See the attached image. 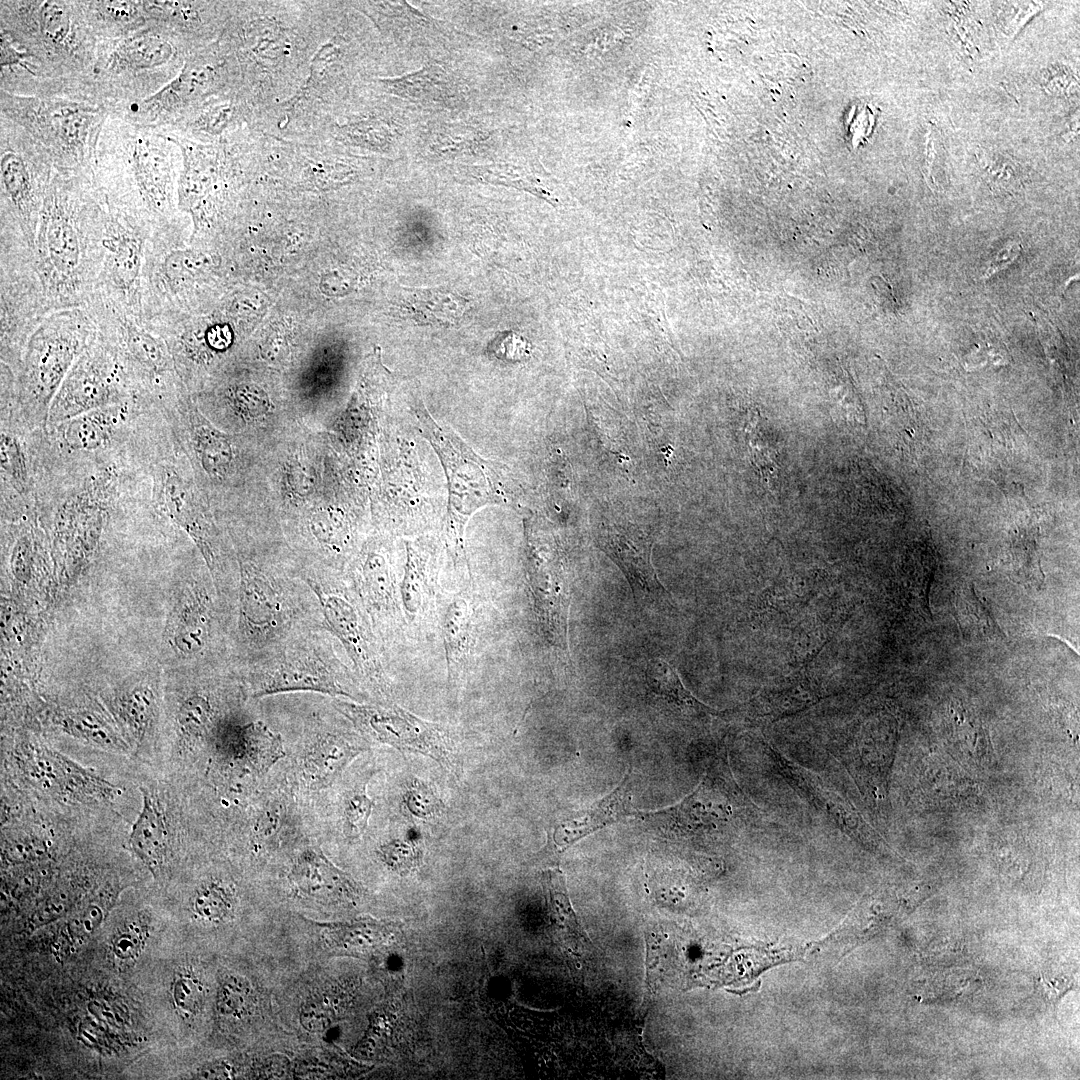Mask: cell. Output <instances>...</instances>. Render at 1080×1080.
Segmentation results:
<instances>
[{"mask_svg": "<svg viewBox=\"0 0 1080 1080\" xmlns=\"http://www.w3.org/2000/svg\"><path fill=\"white\" fill-rule=\"evenodd\" d=\"M173 137L111 113L98 141L93 176L112 205L159 228L176 221L177 166Z\"/></svg>", "mask_w": 1080, "mask_h": 1080, "instance_id": "cell-2", "label": "cell"}, {"mask_svg": "<svg viewBox=\"0 0 1080 1080\" xmlns=\"http://www.w3.org/2000/svg\"><path fill=\"white\" fill-rule=\"evenodd\" d=\"M954 607L955 618L965 639L983 641L1005 637L988 608L976 595L973 585L958 589Z\"/></svg>", "mask_w": 1080, "mask_h": 1080, "instance_id": "cell-32", "label": "cell"}, {"mask_svg": "<svg viewBox=\"0 0 1080 1080\" xmlns=\"http://www.w3.org/2000/svg\"><path fill=\"white\" fill-rule=\"evenodd\" d=\"M47 847L37 837H20L9 842L5 848L6 857L12 862H27L42 857Z\"/></svg>", "mask_w": 1080, "mask_h": 1080, "instance_id": "cell-44", "label": "cell"}, {"mask_svg": "<svg viewBox=\"0 0 1080 1080\" xmlns=\"http://www.w3.org/2000/svg\"><path fill=\"white\" fill-rule=\"evenodd\" d=\"M141 791L142 808L132 825L129 844L136 856L156 874L167 857V825L156 795L146 789Z\"/></svg>", "mask_w": 1080, "mask_h": 1080, "instance_id": "cell-27", "label": "cell"}, {"mask_svg": "<svg viewBox=\"0 0 1080 1080\" xmlns=\"http://www.w3.org/2000/svg\"><path fill=\"white\" fill-rule=\"evenodd\" d=\"M69 724L70 730L74 734L94 744H98L99 746L114 751H123L127 748L126 743L123 742L120 737L93 719H85L84 716H82L77 719H72Z\"/></svg>", "mask_w": 1080, "mask_h": 1080, "instance_id": "cell-42", "label": "cell"}, {"mask_svg": "<svg viewBox=\"0 0 1080 1080\" xmlns=\"http://www.w3.org/2000/svg\"><path fill=\"white\" fill-rule=\"evenodd\" d=\"M0 31L33 57L38 67L34 96L83 100L99 40L81 1L1 0Z\"/></svg>", "mask_w": 1080, "mask_h": 1080, "instance_id": "cell-3", "label": "cell"}, {"mask_svg": "<svg viewBox=\"0 0 1080 1080\" xmlns=\"http://www.w3.org/2000/svg\"><path fill=\"white\" fill-rule=\"evenodd\" d=\"M96 332L86 307L50 312L34 330L14 374L18 416L29 428L46 427L57 391Z\"/></svg>", "mask_w": 1080, "mask_h": 1080, "instance_id": "cell-7", "label": "cell"}, {"mask_svg": "<svg viewBox=\"0 0 1080 1080\" xmlns=\"http://www.w3.org/2000/svg\"><path fill=\"white\" fill-rule=\"evenodd\" d=\"M385 651L407 634L401 606L400 580L380 547L368 548L347 576Z\"/></svg>", "mask_w": 1080, "mask_h": 1080, "instance_id": "cell-19", "label": "cell"}, {"mask_svg": "<svg viewBox=\"0 0 1080 1080\" xmlns=\"http://www.w3.org/2000/svg\"><path fill=\"white\" fill-rule=\"evenodd\" d=\"M112 894L107 891L101 900L86 905L60 929L52 947L55 955L66 957L74 952L94 932L105 917Z\"/></svg>", "mask_w": 1080, "mask_h": 1080, "instance_id": "cell-33", "label": "cell"}, {"mask_svg": "<svg viewBox=\"0 0 1080 1080\" xmlns=\"http://www.w3.org/2000/svg\"><path fill=\"white\" fill-rule=\"evenodd\" d=\"M150 408L154 407L131 399L47 425L40 433L38 460L77 464L111 456L129 445Z\"/></svg>", "mask_w": 1080, "mask_h": 1080, "instance_id": "cell-12", "label": "cell"}, {"mask_svg": "<svg viewBox=\"0 0 1080 1080\" xmlns=\"http://www.w3.org/2000/svg\"><path fill=\"white\" fill-rule=\"evenodd\" d=\"M406 552L399 583L401 606L407 634L422 638L437 626L440 551L435 539L422 538L406 543Z\"/></svg>", "mask_w": 1080, "mask_h": 1080, "instance_id": "cell-22", "label": "cell"}, {"mask_svg": "<svg viewBox=\"0 0 1080 1080\" xmlns=\"http://www.w3.org/2000/svg\"><path fill=\"white\" fill-rule=\"evenodd\" d=\"M320 629L297 635L272 657L251 667L250 696L311 691L352 698L346 687L352 679L350 670Z\"/></svg>", "mask_w": 1080, "mask_h": 1080, "instance_id": "cell-11", "label": "cell"}, {"mask_svg": "<svg viewBox=\"0 0 1080 1080\" xmlns=\"http://www.w3.org/2000/svg\"><path fill=\"white\" fill-rule=\"evenodd\" d=\"M195 48L154 23L118 39L99 40L83 100L104 104L112 113L142 101L173 80Z\"/></svg>", "mask_w": 1080, "mask_h": 1080, "instance_id": "cell-4", "label": "cell"}, {"mask_svg": "<svg viewBox=\"0 0 1080 1080\" xmlns=\"http://www.w3.org/2000/svg\"><path fill=\"white\" fill-rule=\"evenodd\" d=\"M212 713V707L206 697L194 695L186 699L178 715V724L182 734L189 738L201 736L209 726Z\"/></svg>", "mask_w": 1080, "mask_h": 1080, "instance_id": "cell-37", "label": "cell"}, {"mask_svg": "<svg viewBox=\"0 0 1080 1080\" xmlns=\"http://www.w3.org/2000/svg\"><path fill=\"white\" fill-rule=\"evenodd\" d=\"M54 171L44 148L0 115V216L18 225L31 248Z\"/></svg>", "mask_w": 1080, "mask_h": 1080, "instance_id": "cell-13", "label": "cell"}, {"mask_svg": "<svg viewBox=\"0 0 1080 1080\" xmlns=\"http://www.w3.org/2000/svg\"><path fill=\"white\" fill-rule=\"evenodd\" d=\"M547 885L550 903L555 914L576 932H580V927L572 909L561 873L558 871H551L548 874Z\"/></svg>", "mask_w": 1080, "mask_h": 1080, "instance_id": "cell-43", "label": "cell"}, {"mask_svg": "<svg viewBox=\"0 0 1080 1080\" xmlns=\"http://www.w3.org/2000/svg\"><path fill=\"white\" fill-rule=\"evenodd\" d=\"M131 399H135L134 393L118 350L113 341L97 329L57 391L47 425Z\"/></svg>", "mask_w": 1080, "mask_h": 1080, "instance_id": "cell-15", "label": "cell"}, {"mask_svg": "<svg viewBox=\"0 0 1080 1080\" xmlns=\"http://www.w3.org/2000/svg\"><path fill=\"white\" fill-rule=\"evenodd\" d=\"M528 578L539 633L554 649L567 654L570 586L558 555L528 537Z\"/></svg>", "mask_w": 1080, "mask_h": 1080, "instance_id": "cell-21", "label": "cell"}, {"mask_svg": "<svg viewBox=\"0 0 1080 1080\" xmlns=\"http://www.w3.org/2000/svg\"><path fill=\"white\" fill-rule=\"evenodd\" d=\"M111 113L96 102L0 90V115L22 127L61 170L93 173L101 131Z\"/></svg>", "mask_w": 1080, "mask_h": 1080, "instance_id": "cell-8", "label": "cell"}, {"mask_svg": "<svg viewBox=\"0 0 1080 1080\" xmlns=\"http://www.w3.org/2000/svg\"><path fill=\"white\" fill-rule=\"evenodd\" d=\"M194 913L208 921L221 920L231 910V898L227 890L219 884L210 883L201 887L192 901Z\"/></svg>", "mask_w": 1080, "mask_h": 1080, "instance_id": "cell-35", "label": "cell"}, {"mask_svg": "<svg viewBox=\"0 0 1080 1080\" xmlns=\"http://www.w3.org/2000/svg\"><path fill=\"white\" fill-rule=\"evenodd\" d=\"M483 604L473 580L456 591L440 589L436 621L446 657L448 682L457 685L468 674L479 653L483 634Z\"/></svg>", "mask_w": 1080, "mask_h": 1080, "instance_id": "cell-20", "label": "cell"}, {"mask_svg": "<svg viewBox=\"0 0 1080 1080\" xmlns=\"http://www.w3.org/2000/svg\"><path fill=\"white\" fill-rule=\"evenodd\" d=\"M300 891L315 897L352 898L358 889L322 855L308 851L300 856L291 873Z\"/></svg>", "mask_w": 1080, "mask_h": 1080, "instance_id": "cell-30", "label": "cell"}, {"mask_svg": "<svg viewBox=\"0 0 1080 1080\" xmlns=\"http://www.w3.org/2000/svg\"><path fill=\"white\" fill-rule=\"evenodd\" d=\"M105 206L103 263L91 300L143 318L142 272L146 245L156 228L122 211L106 198Z\"/></svg>", "mask_w": 1080, "mask_h": 1080, "instance_id": "cell-14", "label": "cell"}, {"mask_svg": "<svg viewBox=\"0 0 1080 1080\" xmlns=\"http://www.w3.org/2000/svg\"><path fill=\"white\" fill-rule=\"evenodd\" d=\"M597 544L622 570L636 600L665 599L666 589L651 562V535L633 524L608 525Z\"/></svg>", "mask_w": 1080, "mask_h": 1080, "instance_id": "cell-24", "label": "cell"}, {"mask_svg": "<svg viewBox=\"0 0 1080 1080\" xmlns=\"http://www.w3.org/2000/svg\"><path fill=\"white\" fill-rule=\"evenodd\" d=\"M413 413L420 433L437 453L447 478L443 541L462 585L472 580L465 547L467 524L478 510L507 504L506 485L496 462L482 458L453 429L436 421L422 402L413 404Z\"/></svg>", "mask_w": 1080, "mask_h": 1080, "instance_id": "cell-5", "label": "cell"}, {"mask_svg": "<svg viewBox=\"0 0 1080 1080\" xmlns=\"http://www.w3.org/2000/svg\"><path fill=\"white\" fill-rule=\"evenodd\" d=\"M147 938L146 924L140 920L128 922L114 934L110 951L117 960L132 961L141 954Z\"/></svg>", "mask_w": 1080, "mask_h": 1080, "instance_id": "cell-36", "label": "cell"}, {"mask_svg": "<svg viewBox=\"0 0 1080 1080\" xmlns=\"http://www.w3.org/2000/svg\"><path fill=\"white\" fill-rule=\"evenodd\" d=\"M404 804L413 816L425 820L438 817L444 809L443 802L419 779H414L408 787Z\"/></svg>", "mask_w": 1080, "mask_h": 1080, "instance_id": "cell-40", "label": "cell"}, {"mask_svg": "<svg viewBox=\"0 0 1080 1080\" xmlns=\"http://www.w3.org/2000/svg\"><path fill=\"white\" fill-rule=\"evenodd\" d=\"M1039 983L1045 998L1054 1005L1057 1004L1062 995H1064L1071 987V984L1067 979H1045L1041 977Z\"/></svg>", "mask_w": 1080, "mask_h": 1080, "instance_id": "cell-45", "label": "cell"}, {"mask_svg": "<svg viewBox=\"0 0 1080 1080\" xmlns=\"http://www.w3.org/2000/svg\"><path fill=\"white\" fill-rule=\"evenodd\" d=\"M171 992L175 1007L185 1014H195L202 1006L203 986L192 974H178L172 983Z\"/></svg>", "mask_w": 1080, "mask_h": 1080, "instance_id": "cell-41", "label": "cell"}, {"mask_svg": "<svg viewBox=\"0 0 1080 1080\" xmlns=\"http://www.w3.org/2000/svg\"><path fill=\"white\" fill-rule=\"evenodd\" d=\"M238 631L244 665L253 667L308 630L322 628L317 600L303 580L243 562L238 588ZM321 616V615H320Z\"/></svg>", "mask_w": 1080, "mask_h": 1080, "instance_id": "cell-6", "label": "cell"}, {"mask_svg": "<svg viewBox=\"0 0 1080 1080\" xmlns=\"http://www.w3.org/2000/svg\"><path fill=\"white\" fill-rule=\"evenodd\" d=\"M333 705L364 735L401 752L427 755L442 767H454L450 731L443 725L423 720L396 705L340 699H335Z\"/></svg>", "mask_w": 1080, "mask_h": 1080, "instance_id": "cell-17", "label": "cell"}, {"mask_svg": "<svg viewBox=\"0 0 1080 1080\" xmlns=\"http://www.w3.org/2000/svg\"><path fill=\"white\" fill-rule=\"evenodd\" d=\"M374 802L368 797L365 785L353 791L344 806V832L350 838L361 836L367 828Z\"/></svg>", "mask_w": 1080, "mask_h": 1080, "instance_id": "cell-39", "label": "cell"}, {"mask_svg": "<svg viewBox=\"0 0 1080 1080\" xmlns=\"http://www.w3.org/2000/svg\"><path fill=\"white\" fill-rule=\"evenodd\" d=\"M469 307L464 297L445 288H413L404 293V311L416 323L456 324Z\"/></svg>", "mask_w": 1080, "mask_h": 1080, "instance_id": "cell-31", "label": "cell"}, {"mask_svg": "<svg viewBox=\"0 0 1080 1080\" xmlns=\"http://www.w3.org/2000/svg\"><path fill=\"white\" fill-rule=\"evenodd\" d=\"M365 750L364 745L343 734L318 735L303 757L302 769L306 783L314 789L330 785L344 768Z\"/></svg>", "mask_w": 1080, "mask_h": 1080, "instance_id": "cell-25", "label": "cell"}, {"mask_svg": "<svg viewBox=\"0 0 1080 1080\" xmlns=\"http://www.w3.org/2000/svg\"><path fill=\"white\" fill-rule=\"evenodd\" d=\"M86 308L97 329L115 344L135 399L161 409L181 397L169 347L143 318L96 300Z\"/></svg>", "mask_w": 1080, "mask_h": 1080, "instance_id": "cell-10", "label": "cell"}, {"mask_svg": "<svg viewBox=\"0 0 1080 1080\" xmlns=\"http://www.w3.org/2000/svg\"><path fill=\"white\" fill-rule=\"evenodd\" d=\"M302 579L317 600L323 628L339 640L358 675L376 687H384V649L348 578Z\"/></svg>", "mask_w": 1080, "mask_h": 1080, "instance_id": "cell-16", "label": "cell"}, {"mask_svg": "<svg viewBox=\"0 0 1080 1080\" xmlns=\"http://www.w3.org/2000/svg\"><path fill=\"white\" fill-rule=\"evenodd\" d=\"M149 24L171 30L195 47L214 31L216 8L211 2L145 0Z\"/></svg>", "mask_w": 1080, "mask_h": 1080, "instance_id": "cell-26", "label": "cell"}, {"mask_svg": "<svg viewBox=\"0 0 1080 1080\" xmlns=\"http://www.w3.org/2000/svg\"><path fill=\"white\" fill-rule=\"evenodd\" d=\"M646 681L654 694L678 706L694 710L707 709L685 689L675 669L666 661L651 660L646 669Z\"/></svg>", "mask_w": 1080, "mask_h": 1080, "instance_id": "cell-34", "label": "cell"}, {"mask_svg": "<svg viewBox=\"0 0 1080 1080\" xmlns=\"http://www.w3.org/2000/svg\"><path fill=\"white\" fill-rule=\"evenodd\" d=\"M86 20L98 40L127 36L149 25L144 1H81Z\"/></svg>", "mask_w": 1080, "mask_h": 1080, "instance_id": "cell-29", "label": "cell"}, {"mask_svg": "<svg viewBox=\"0 0 1080 1080\" xmlns=\"http://www.w3.org/2000/svg\"><path fill=\"white\" fill-rule=\"evenodd\" d=\"M0 301V365L15 374L30 336L49 311L33 250L6 218H0Z\"/></svg>", "mask_w": 1080, "mask_h": 1080, "instance_id": "cell-9", "label": "cell"}, {"mask_svg": "<svg viewBox=\"0 0 1080 1080\" xmlns=\"http://www.w3.org/2000/svg\"><path fill=\"white\" fill-rule=\"evenodd\" d=\"M18 762L25 776L44 791L77 799H112L117 795V788L108 781L44 747L24 749Z\"/></svg>", "mask_w": 1080, "mask_h": 1080, "instance_id": "cell-23", "label": "cell"}, {"mask_svg": "<svg viewBox=\"0 0 1080 1080\" xmlns=\"http://www.w3.org/2000/svg\"><path fill=\"white\" fill-rule=\"evenodd\" d=\"M380 856L384 863L399 874L415 870L422 861V850L409 840H393L380 847Z\"/></svg>", "mask_w": 1080, "mask_h": 1080, "instance_id": "cell-38", "label": "cell"}, {"mask_svg": "<svg viewBox=\"0 0 1080 1080\" xmlns=\"http://www.w3.org/2000/svg\"><path fill=\"white\" fill-rule=\"evenodd\" d=\"M41 430L31 429L21 421L13 404L0 403V501L6 518L37 513V447Z\"/></svg>", "mask_w": 1080, "mask_h": 1080, "instance_id": "cell-18", "label": "cell"}, {"mask_svg": "<svg viewBox=\"0 0 1080 1080\" xmlns=\"http://www.w3.org/2000/svg\"><path fill=\"white\" fill-rule=\"evenodd\" d=\"M230 984H226L220 994V1008L222 1011L233 1012L241 1007L243 1001L242 993L239 989H233Z\"/></svg>", "mask_w": 1080, "mask_h": 1080, "instance_id": "cell-46", "label": "cell"}, {"mask_svg": "<svg viewBox=\"0 0 1080 1080\" xmlns=\"http://www.w3.org/2000/svg\"><path fill=\"white\" fill-rule=\"evenodd\" d=\"M1018 251L1019 247L1017 245H1010L1009 247L1000 251L999 254L995 257V259L992 260L987 270V274H993L1003 268L1016 257Z\"/></svg>", "mask_w": 1080, "mask_h": 1080, "instance_id": "cell-47", "label": "cell"}, {"mask_svg": "<svg viewBox=\"0 0 1080 1080\" xmlns=\"http://www.w3.org/2000/svg\"><path fill=\"white\" fill-rule=\"evenodd\" d=\"M628 776L609 795L590 808L559 824L553 832V842L564 850L579 839L631 813Z\"/></svg>", "mask_w": 1080, "mask_h": 1080, "instance_id": "cell-28", "label": "cell"}, {"mask_svg": "<svg viewBox=\"0 0 1080 1080\" xmlns=\"http://www.w3.org/2000/svg\"><path fill=\"white\" fill-rule=\"evenodd\" d=\"M105 207L93 173L55 168L32 248L49 313L86 307L94 296L104 256Z\"/></svg>", "mask_w": 1080, "mask_h": 1080, "instance_id": "cell-1", "label": "cell"}]
</instances>
